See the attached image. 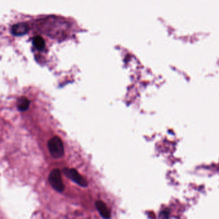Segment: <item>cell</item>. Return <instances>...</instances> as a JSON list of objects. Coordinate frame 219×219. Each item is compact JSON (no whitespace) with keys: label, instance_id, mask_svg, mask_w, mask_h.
Returning <instances> with one entry per match:
<instances>
[{"label":"cell","instance_id":"cell-1","mask_svg":"<svg viewBox=\"0 0 219 219\" xmlns=\"http://www.w3.org/2000/svg\"><path fill=\"white\" fill-rule=\"evenodd\" d=\"M48 148L51 156L55 159H59L64 155L63 142L58 136H53L48 141Z\"/></svg>","mask_w":219,"mask_h":219},{"label":"cell","instance_id":"cell-2","mask_svg":"<svg viewBox=\"0 0 219 219\" xmlns=\"http://www.w3.org/2000/svg\"><path fill=\"white\" fill-rule=\"evenodd\" d=\"M48 181L55 190L60 193L64 190L65 186L61 177V171L59 169H53L50 172L48 177Z\"/></svg>","mask_w":219,"mask_h":219},{"label":"cell","instance_id":"cell-3","mask_svg":"<svg viewBox=\"0 0 219 219\" xmlns=\"http://www.w3.org/2000/svg\"><path fill=\"white\" fill-rule=\"evenodd\" d=\"M62 172L66 177L70 179L71 180L75 182L76 184H78L79 186L82 187L87 186L88 183L86 179L79 174L77 170L75 168H64L62 169Z\"/></svg>","mask_w":219,"mask_h":219},{"label":"cell","instance_id":"cell-4","mask_svg":"<svg viewBox=\"0 0 219 219\" xmlns=\"http://www.w3.org/2000/svg\"><path fill=\"white\" fill-rule=\"evenodd\" d=\"M10 31L15 36H21L28 33L29 26L26 23H19L12 26Z\"/></svg>","mask_w":219,"mask_h":219},{"label":"cell","instance_id":"cell-5","mask_svg":"<svg viewBox=\"0 0 219 219\" xmlns=\"http://www.w3.org/2000/svg\"><path fill=\"white\" fill-rule=\"evenodd\" d=\"M95 206L100 216L103 218H109L111 217V213L105 204L101 200L95 202Z\"/></svg>","mask_w":219,"mask_h":219},{"label":"cell","instance_id":"cell-6","mask_svg":"<svg viewBox=\"0 0 219 219\" xmlns=\"http://www.w3.org/2000/svg\"><path fill=\"white\" fill-rule=\"evenodd\" d=\"M30 100L25 96H22L18 99L17 103V107L18 110L24 112L28 109L30 105Z\"/></svg>","mask_w":219,"mask_h":219},{"label":"cell","instance_id":"cell-7","mask_svg":"<svg viewBox=\"0 0 219 219\" xmlns=\"http://www.w3.org/2000/svg\"><path fill=\"white\" fill-rule=\"evenodd\" d=\"M33 45L38 50H42L45 47V41L41 36H35L33 39Z\"/></svg>","mask_w":219,"mask_h":219}]
</instances>
